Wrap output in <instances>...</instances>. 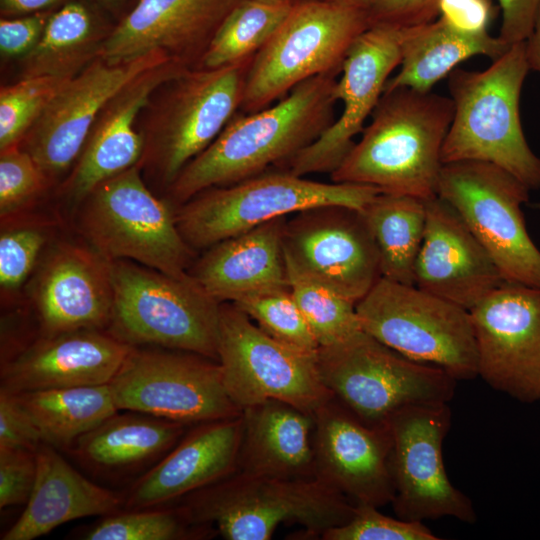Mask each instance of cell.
<instances>
[{"label":"cell","mask_w":540,"mask_h":540,"mask_svg":"<svg viewBox=\"0 0 540 540\" xmlns=\"http://www.w3.org/2000/svg\"><path fill=\"white\" fill-rule=\"evenodd\" d=\"M377 188L318 182L286 170L265 171L240 182L206 189L175 211L178 229L194 249L212 245L275 218L341 205L362 210Z\"/></svg>","instance_id":"52a82bcc"},{"label":"cell","mask_w":540,"mask_h":540,"mask_svg":"<svg viewBox=\"0 0 540 540\" xmlns=\"http://www.w3.org/2000/svg\"><path fill=\"white\" fill-rule=\"evenodd\" d=\"M70 0H0L2 17H19L39 12L54 11Z\"/></svg>","instance_id":"681fc988"},{"label":"cell","mask_w":540,"mask_h":540,"mask_svg":"<svg viewBox=\"0 0 540 540\" xmlns=\"http://www.w3.org/2000/svg\"><path fill=\"white\" fill-rule=\"evenodd\" d=\"M186 426L138 412L115 413L69 449L87 468L116 474L159 461L180 441Z\"/></svg>","instance_id":"f546056e"},{"label":"cell","mask_w":540,"mask_h":540,"mask_svg":"<svg viewBox=\"0 0 540 540\" xmlns=\"http://www.w3.org/2000/svg\"><path fill=\"white\" fill-rule=\"evenodd\" d=\"M285 262L292 296L319 347L337 343L362 329L355 303L303 271L286 256Z\"/></svg>","instance_id":"d590c367"},{"label":"cell","mask_w":540,"mask_h":540,"mask_svg":"<svg viewBox=\"0 0 540 540\" xmlns=\"http://www.w3.org/2000/svg\"><path fill=\"white\" fill-rule=\"evenodd\" d=\"M37 474L36 452L0 448V508L26 504Z\"/></svg>","instance_id":"7bdbcfd3"},{"label":"cell","mask_w":540,"mask_h":540,"mask_svg":"<svg viewBox=\"0 0 540 540\" xmlns=\"http://www.w3.org/2000/svg\"><path fill=\"white\" fill-rule=\"evenodd\" d=\"M32 300L39 335L107 331L114 302L109 260L88 244L58 243L36 275Z\"/></svg>","instance_id":"7402d4cb"},{"label":"cell","mask_w":540,"mask_h":540,"mask_svg":"<svg viewBox=\"0 0 540 540\" xmlns=\"http://www.w3.org/2000/svg\"><path fill=\"white\" fill-rule=\"evenodd\" d=\"M525 54L530 70L540 73V8L533 30L525 41Z\"/></svg>","instance_id":"f907efd6"},{"label":"cell","mask_w":540,"mask_h":540,"mask_svg":"<svg viewBox=\"0 0 540 540\" xmlns=\"http://www.w3.org/2000/svg\"><path fill=\"white\" fill-rule=\"evenodd\" d=\"M117 409L184 424L241 415L218 361L181 350L132 346L108 383Z\"/></svg>","instance_id":"4fadbf2b"},{"label":"cell","mask_w":540,"mask_h":540,"mask_svg":"<svg viewBox=\"0 0 540 540\" xmlns=\"http://www.w3.org/2000/svg\"><path fill=\"white\" fill-rule=\"evenodd\" d=\"M242 0H137L110 30L98 58L116 64L162 51L189 68Z\"/></svg>","instance_id":"44dd1931"},{"label":"cell","mask_w":540,"mask_h":540,"mask_svg":"<svg viewBox=\"0 0 540 540\" xmlns=\"http://www.w3.org/2000/svg\"><path fill=\"white\" fill-rule=\"evenodd\" d=\"M451 425L447 403L404 407L388 421L391 438L392 505L408 521L453 517L474 523L472 501L450 482L442 445Z\"/></svg>","instance_id":"9a60e30c"},{"label":"cell","mask_w":540,"mask_h":540,"mask_svg":"<svg viewBox=\"0 0 540 540\" xmlns=\"http://www.w3.org/2000/svg\"><path fill=\"white\" fill-rule=\"evenodd\" d=\"M88 0H70L50 15L35 48L22 58V77L72 78L97 59L110 32Z\"/></svg>","instance_id":"1f68e13d"},{"label":"cell","mask_w":540,"mask_h":540,"mask_svg":"<svg viewBox=\"0 0 540 540\" xmlns=\"http://www.w3.org/2000/svg\"><path fill=\"white\" fill-rule=\"evenodd\" d=\"M15 394L43 443L56 449H69L118 410L108 384Z\"/></svg>","instance_id":"d6a6232c"},{"label":"cell","mask_w":540,"mask_h":540,"mask_svg":"<svg viewBox=\"0 0 540 540\" xmlns=\"http://www.w3.org/2000/svg\"><path fill=\"white\" fill-rule=\"evenodd\" d=\"M286 216L205 249L189 274L218 302L269 288L289 286L283 248Z\"/></svg>","instance_id":"4316f807"},{"label":"cell","mask_w":540,"mask_h":540,"mask_svg":"<svg viewBox=\"0 0 540 540\" xmlns=\"http://www.w3.org/2000/svg\"><path fill=\"white\" fill-rule=\"evenodd\" d=\"M90 3L98 7L102 12L119 20L127 13L126 7L129 0H88Z\"/></svg>","instance_id":"816d5d0a"},{"label":"cell","mask_w":540,"mask_h":540,"mask_svg":"<svg viewBox=\"0 0 540 540\" xmlns=\"http://www.w3.org/2000/svg\"><path fill=\"white\" fill-rule=\"evenodd\" d=\"M136 1H137V0H135V2H136Z\"/></svg>","instance_id":"9f6ffc18"},{"label":"cell","mask_w":540,"mask_h":540,"mask_svg":"<svg viewBox=\"0 0 540 540\" xmlns=\"http://www.w3.org/2000/svg\"><path fill=\"white\" fill-rule=\"evenodd\" d=\"M170 60L174 59L162 51L116 64L95 59L58 91L24 137L22 148L49 181L62 175L77 161L107 103L135 78Z\"/></svg>","instance_id":"ac0fdd59"},{"label":"cell","mask_w":540,"mask_h":540,"mask_svg":"<svg viewBox=\"0 0 540 540\" xmlns=\"http://www.w3.org/2000/svg\"><path fill=\"white\" fill-rule=\"evenodd\" d=\"M70 78L21 77L0 90V150L16 146Z\"/></svg>","instance_id":"f35d334b"},{"label":"cell","mask_w":540,"mask_h":540,"mask_svg":"<svg viewBox=\"0 0 540 540\" xmlns=\"http://www.w3.org/2000/svg\"><path fill=\"white\" fill-rule=\"evenodd\" d=\"M293 2L240 1L215 32L199 67L220 68L251 60L280 26Z\"/></svg>","instance_id":"e575fe53"},{"label":"cell","mask_w":540,"mask_h":540,"mask_svg":"<svg viewBox=\"0 0 540 540\" xmlns=\"http://www.w3.org/2000/svg\"><path fill=\"white\" fill-rule=\"evenodd\" d=\"M44 228L36 224L2 225L0 235L1 293L18 291L33 272L47 242Z\"/></svg>","instance_id":"60d3db41"},{"label":"cell","mask_w":540,"mask_h":540,"mask_svg":"<svg viewBox=\"0 0 540 540\" xmlns=\"http://www.w3.org/2000/svg\"><path fill=\"white\" fill-rule=\"evenodd\" d=\"M194 524L215 526L227 540H268L286 522L319 535L348 522L355 504L319 478L231 475L194 491L178 505Z\"/></svg>","instance_id":"277c9868"},{"label":"cell","mask_w":540,"mask_h":540,"mask_svg":"<svg viewBox=\"0 0 540 540\" xmlns=\"http://www.w3.org/2000/svg\"><path fill=\"white\" fill-rule=\"evenodd\" d=\"M335 75H319L259 111L236 113L218 137L191 160L170 185L183 204L213 187L231 185L281 168L335 121Z\"/></svg>","instance_id":"6da1fadb"},{"label":"cell","mask_w":540,"mask_h":540,"mask_svg":"<svg viewBox=\"0 0 540 540\" xmlns=\"http://www.w3.org/2000/svg\"><path fill=\"white\" fill-rule=\"evenodd\" d=\"M410 27L376 23L358 36L345 57L334 89L336 100L343 104L341 115L316 141L279 169L305 177L331 174L341 164L382 97L391 72L400 65Z\"/></svg>","instance_id":"2e32d148"},{"label":"cell","mask_w":540,"mask_h":540,"mask_svg":"<svg viewBox=\"0 0 540 540\" xmlns=\"http://www.w3.org/2000/svg\"><path fill=\"white\" fill-rule=\"evenodd\" d=\"M232 303L277 341L303 352L317 353L319 344L289 286L251 292Z\"/></svg>","instance_id":"74e56055"},{"label":"cell","mask_w":540,"mask_h":540,"mask_svg":"<svg viewBox=\"0 0 540 540\" xmlns=\"http://www.w3.org/2000/svg\"><path fill=\"white\" fill-rule=\"evenodd\" d=\"M242 420L237 471L288 479L316 477L313 413L271 399L244 408Z\"/></svg>","instance_id":"f1b7e54d"},{"label":"cell","mask_w":540,"mask_h":540,"mask_svg":"<svg viewBox=\"0 0 540 540\" xmlns=\"http://www.w3.org/2000/svg\"><path fill=\"white\" fill-rule=\"evenodd\" d=\"M335 1H346V2H353V3H360L367 5L371 0H335Z\"/></svg>","instance_id":"f5cc1de1"},{"label":"cell","mask_w":540,"mask_h":540,"mask_svg":"<svg viewBox=\"0 0 540 540\" xmlns=\"http://www.w3.org/2000/svg\"><path fill=\"white\" fill-rule=\"evenodd\" d=\"M79 206L81 233L107 260H129L175 277L189 273L193 249L175 211L147 188L137 165L101 182Z\"/></svg>","instance_id":"9c48e42d"},{"label":"cell","mask_w":540,"mask_h":540,"mask_svg":"<svg viewBox=\"0 0 540 540\" xmlns=\"http://www.w3.org/2000/svg\"><path fill=\"white\" fill-rule=\"evenodd\" d=\"M504 281L457 211L439 196L428 199L414 285L470 311Z\"/></svg>","instance_id":"603a6c76"},{"label":"cell","mask_w":540,"mask_h":540,"mask_svg":"<svg viewBox=\"0 0 540 540\" xmlns=\"http://www.w3.org/2000/svg\"><path fill=\"white\" fill-rule=\"evenodd\" d=\"M49 179L32 156L19 145L0 154L1 221L11 219L40 196Z\"/></svg>","instance_id":"ab89813d"},{"label":"cell","mask_w":540,"mask_h":540,"mask_svg":"<svg viewBox=\"0 0 540 540\" xmlns=\"http://www.w3.org/2000/svg\"><path fill=\"white\" fill-rule=\"evenodd\" d=\"M453 114L452 99L431 91L384 92L330 180L426 200L437 196L441 150Z\"/></svg>","instance_id":"7a4b0ae2"},{"label":"cell","mask_w":540,"mask_h":540,"mask_svg":"<svg viewBox=\"0 0 540 540\" xmlns=\"http://www.w3.org/2000/svg\"><path fill=\"white\" fill-rule=\"evenodd\" d=\"M439 17L466 31H488L492 19L489 0H438Z\"/></svg>","instance_id":"c3c4849f"},{"label":"cell","mask_w":540,"mask_h":540,"mask_svg":"<svg viewBox=\"0 0 540 540\" xmlns=\"http://www.w3.org/2000/svg\"><path fill=\"white\" fill-rule=\"evenodd\" d=\"M41 435L15 393L0 388V448L36 452Z\"/></svg>","instance_id":"ee69618b"},{"label":"cell","mask_w":540,"mask_h":540,"mask_svg":"<svg viewBox=\"0 0 540 540\" xmlns=\"http://www.w3.org/2000/svg\"><path fill=\"white\" fill-rule=\"evenodd\" d=\"M109 262L114 302L107 332L130 346L218 361L220 302L189 273L175 277L129 260Z\"/></svg>","instance_id":"8992f818"},{"label":"cell","mask_w":540,"mask_h":540,"mask_svg":"<svg viewBox=\"0 0 540 540\" xmlns=\"http://www.w3.org/2000/svg\"><path fill=\"white\" fill-rule=\"evenodd\" d=\"M313 416L316 477L354 504L392 503L388 427L366 424L334 396Z\"/></svg>","instance_id":"ffe728a7"},{"label":"cell","mask_w":540,"mask_h":540,"mask_svg":"<svg viewBox=\"0 0 540 540\" xmlns=\"http://www.w3.org/2000/svg\"><path fill=\"white\" fill-rule=\"evenodd\" d=\"M362 330L420 363L442 368L453 378L478 376L470 312L415 285L381 277L356 303Z\"/></svg>","instance_id":"30bf717a"},{"label":"cell","mask_w":540,"mask_h":540,"mask_svg":"<svg viewBox=\"0 0 540 540\" xmlns=\"http://www.w3.org/2000/svg\"><path fill=\"white\" fill-rule=\"evenodd\" d=\"M188 68L170 60L135 78L107 103L64 184L67 201L79 206L101 182L137 165L145 151L135 129L138 115L156 90Z\"/></svg>","instance_id":"d4e9b609"},{"label":"cell","mask_w":540,"mask_h":540,"mask_svg":"<svg viewBox=\"0 0 540 540\" xmlns=\"http://www.w3.org/2000/svg\"><path fill=\"white\" fill-rule=\"evenodd\" d=\"M529 192L506 170L479 161L443 164L437 186V196L457 211L505 281L540 288V249L522 210Z\"/></svg>","instance_id":"8fae6325"},{"label":"cell","mask_w":540,"mask_h":540,"mask_svg":"<svg viewBox=\"0 0 540 540\" xmlns=\"http://www.w3.org/2000/svg\"><path fill=\"white\" fill-rule=\"evenodd\" d=\"M212 526L191 523L178 506L116 512L80 533L84 540H183L202 539Z\"/></svg>","instance_id":"8d00e7d4"},{"label":"cell","mask_w":540,"mask_h":540,"mask_svg":"<svg viewBox=\"0 0 540 540\" xmlns=\"http://www.w3.org/2000/svg\"><path fill=\"white\" fill-rule=\"evenodd\" d=\"M533 208L540 210V202L531 205Z\"/></svg>","instance_id":"db71d44e"},{"label":"cell","mask_w":540,"mask_h":540,"mask_svg":"<svg viewBox=\"0 0 540 540\" xmlns=\"http://www.w3.org/2000/svg\"><path fill=\"white\" fill-rule=\"evenodd\" d=\"M242 433V413L197 424L132 485L124 507H161L231 475L237 471Z\"/></svg>","instance_id":"484cf974"},{"label":"cell","mask_w":540,"mask_h":540,"mask_svg":"<svg viewBox=\"0 0 540 540\" xmlns=\"http://www.w3.org/2000/svg\"><path fill=\"white\" fill-rule=\"evenodd\" d=\"M131 347L103 330L39 335L1 361L0 388L22 393L105 385Z\"/></svg>","instance_id":"cb8c5ba5"},{"label":"cell","mask_w":540,"mask_h":540,"mask_svg":"<svg viewBox=\"0 0 540 540\" xmlns=\"http://www.w3.org/2000/svg\"><path fill=\"white\" fill-rule=\"evenodd\" d=\"M251 60L188 68L167 82L149 138L151 161L165 185L170 187L239 112Z\"/></svg>","instance_id":"5bb4252c"},{"label":"cell","mask_w":540,"mask_h":540,"mask_svg":"<svg viewBox=\"0 0 540 540\" xmlns=\"http://www.w3.org/2000/svg\"><path fill=\"white\" fill-rule=\"evenodd\" d=\"M324 540H438L420 521H408L386 516L378 507L355 504L352 518L321 534Z\"/></svg>","instance_id":"b9f144b4"},{"label":"cell","mask_w":540,"mask_h":540,"mask_svg":"<svg viewBox=\"0 0 540 540\" xmlns=\"http://www.w3.org/2000/svg\"><path fill=\"white\" fill-rule=\"evenodd\" d=\"M317 369L332 395L373 427H386L410 405L448 403L457 382L442 368L413 361L362 329L319 347Z\"/></svg>","instance_id":"ba28073f"},{"label":"cell","mask_w":540,"mask_h":540,"mask_svg":"<svg viewBox=\"0 0 540 540\" xmlns=\"http://www.w3.org/2000/svg\"><path fill=\"white\" fill-rule=\"evenodd\" d=\"M427 200L380 192L361 210L378 250L381 277L414 285Z\"/></svg>","instance_id":"836d02e7"},{"label":"cell","mask_w":540,"mask_h":540,"mask_svg":"<svg viewBox=\"0 0 540 540\" xmlns=\"http://www.w3.org/2000/svg\"><path fill=\"white\" fill-rule=\"evenodd\" d=\"M36 462L30 498L2 540H32L79 518L116 513L124 505L122 496L85 478L48 444L39 446Z\"/></svg>","instance_id":"83f0119b"},{"label":"cell","mask_w":540,"mask_h":540,"mask_svg":"<svg viewBox=\"0 0 540 540\" xmlns=\"http://www.w3.org/2000/svg\"><path fill=\"white\" fill-rule=\"evenodd\" d=\"M530 71L525 41L515 43L482 71L454 69L448 88L454 105L443 164L496 165L530 190L540 189V157L530 148L520 118V96Z\"/></svg>","instance_id":"3957f363"},{"label":"cell","mask_w":540,"mask_h":540,"mask_svg":"<svg viewBox=\"0 0 540 540\" xmlns=\"http://www.w3.org/2000/svg\"><path fill=\"white\" fill-rule=\"evenodd\" d=\"M53 11L0 20V53L3 58L21 59L40 41Z\"/></svg>","instance_id":"f6af8a7d"},{"label":"cell","mask_w":540,"mask_h":540,"mask_svg":"<svg viewBox=\"0 0 540 540\" xmlns=\"http://www.w3.org/2000/svg\"><path fill=\"white\" fill-rule=\"evenodd\" d=\"M502 20L499 38L507 45L526 41L540 8V0H498Z\"/></svg>","instance_id":"7dc6e473"},{"label":"cell","mask_w":540,"mask_h":540,"mask_svg":"<svg viewBox=\"0 0 540 540\" xmlns=\"http://www.w3.org/2000/svg\"><path fill=\"white\" fill-rule=\"evenodd\" d=\"M283 248L295 265L355 304L381 278L361 210L330 205L295 213L285 223Z\"/></svg>","instance_id":"d6986e66"},{"label":"cell","mask_w":540,"mask_h":540,"mask_svg":"<svg viewBox=\"0 0 540 540\" xmlns=\"http://www.w3.org/2000/svg\"><path fill=\"white\" fill-rule=\"evenodd\" d=\"M218 363L225 390L241 411L275 399L314 413L333 397L319 377L317 353L277 341L232 302L220 303Z\"/></svg>","instance_id":"7c38bea8"},{"label":"cell","mask_w":540,"mask_h":540,"mask_svg":"<svg viewBox=\"0 0 540 540\" xmlns=\"http://www.w3.org/2000/svg\"><path fill=\"white\" fill-rule=\"evenodd\" d=\"M438 0H371L368 4L370 22L400 26H415L434 20Z\"/></svg>","instance_id":"bcb514c9"},{"label":"cell","mask_w":540,"mask_h":540,"mask_svg":"<svg viewBox=\"0 0 540 540\" xmlns=\"http://www.w3.org/2000/svg\"><path fill=\"white\" fill-rule=\"evenodd\" d=\"M478 376L523 402L540 400V288L504 281L470 311Z\"/></svg>","instance_id":"e0dca14e"},{"label":"cell","mask_w":540,"mask_h":540,"mask_svg":"<svg viewBox=\"0 0 540 540\" xmlns=\"http://www.w3.org/2000/svg\"><path fill=\"white\" fill-rule=\"evenodd\" d=\"M268 1H283V2H293L294 0H268Z\"/></svg>","instance_id":"11a10c76"},{"label":"cell","mask_w":540,"mask_h":540,"mask_svg":"<svg viewBox=\"0 0 540 540\" xmlns=\"http://www.w3.org/2000/svg\"><path fill=\"white\" fill-rule=\"evenodd\" d=\"M370 26L365 4L294 0L285 19L250 62L239 112L269 107L312 77L337 76L352 44Z\"/></svg>","instance_id":"5b68a950"},{"label":"cell","mask_w":540,"mask_h":540,"mask_svg":"<svg viewBox=\"0 0 540 540\" xmlns=\"http://www.w3.org/2000/svg\"><path fill=\"white\" fill-rule=\"evenodd\" d=\"M509 48L488 31L462 30L441 17L411 26L403 42L400 70L389 78L384 92L397 88L429 92L468 58L483 55L494 61Z\"/></svg>","instance_id":"4dcf8cb0"}]
</instances>
